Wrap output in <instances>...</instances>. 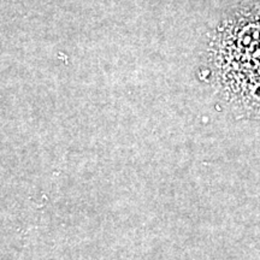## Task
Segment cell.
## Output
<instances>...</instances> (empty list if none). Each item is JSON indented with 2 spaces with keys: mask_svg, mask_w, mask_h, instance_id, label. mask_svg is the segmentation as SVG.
Masks as SVG:
<instances>
[{
  "mask_svg": "<svg viewBox=\"0 0 260 260\" xmlns=\"http://www.w3.org/2000/svg\"><path fill=\"white\" fill-rule=\"evenodd\" d=\"M209 64L213 86L237 115L260 116V0L239 6L216 28Z\"/></svg>",
  "mask_w": 260,
  "mask_h": 260,
  "instance_id": "obj_1",
  "label": "cell"
}]
</instances>
